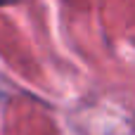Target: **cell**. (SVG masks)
Wrapping results in <instances>:
<instances>
[{
	"label": "cell",
	"instance_id": "obj_1",
	"mask_svg": "<svg viewBox=\"0 0 135 135\" xmlns=\"http://www.w3.org/2000/svg\"><path fill=\"white\" fill-rule=\"evenodd\" d=\"M5 5H17V0H0V7H5Z\"/></svg>",
	"mask_w": 135,
	"mask_h": 135
}]
</instances>
